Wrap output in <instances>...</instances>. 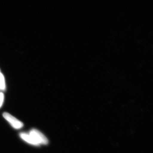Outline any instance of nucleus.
<instances>
[{
	"mask_svg": "<svg viewBox=\"0 0 153 153\" xmlns=\"http://www.w3.org/2000/svg\"><path fill=\"white\" fill-rule=\"evenodd\" d=\"M29 134L36 140L39 145H47L48 143V140L47 138L38 130L33 129L30 131Z\"/></svg>",
	"mask_w": 153,
	"mask_h": 153,
	"instance_id": "obj_1",
	"label": "nucleus"
},
{
	"mask_svg": "<svg viewBox=\"0 0 153 153\" xmlns=\"http://www.w3.org/2000/svg\"><path fill=\"white\" fill-rule=\"evenodd\" d=\"M3 117L14 128L19 129L23 127L24 124L22 122L20 121L8 113L4 112L3 114Z\"/></svg>",
	"mask_w": 153,
	"mask_h": 153,
	"instance_id": "obj_2",
	"label": "nucleus"
},
{
	"mask_svg": "<svg viewBox=\"0 0 153 153\" xmlns=\"http://www.w3.org/2000/svg\"><path fill=\"white\" fill-rule=\"evenodd\" d=\"M20 137L22 139L30 144L36 146H38L40 145L36 141V140L29 133H26L25 132L21 133L20 134Z\"/></svg>",
	"mask_w": 153,
	"mask_h": 153,
	"instance_id": "obj_3",
	"label": "nucleus"
},
{
	"mask_svg": "<svg viewBox=\"0 0 153 153\" xmlns=\"http://www.w3.org/2000/svg\"><path fill=\"white\" fill-rule=\"evenodd\" d=\"M6 89V81L4 76L0 70V91L2 92Z\"/></svg>",
	"mask_w": 153,
	"mask_h": 153,
	"instance_id": "obj_4",
	"label": "nucleus"
},
{
	"mask_svg": "<svg viewBox=\"0 0 153 153\" xmlns=\"http://www.w3.org/2000/svg\"><path fill=\"white\" fill-rule=\"evenodd\" d=\"M4 96L2 92L0 91V108L3 105L4 103Z\"/></svg>",
	"mask_w": 153,
	"mask_h": 153,
	"instance_id": "obj_5",
	"label": "nucleus"
}]
</instances>
